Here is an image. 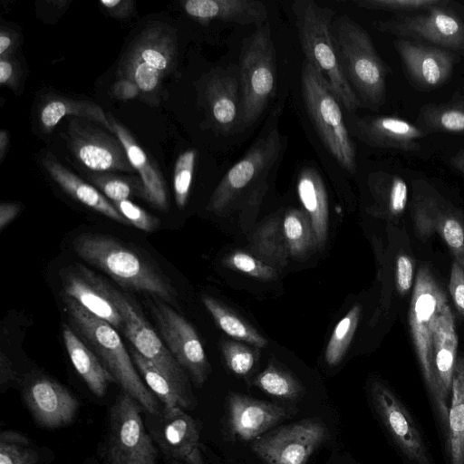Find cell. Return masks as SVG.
Segmentation results:
<instances>
[{
	"mask_svg": "<svg viewBox=\"0 0 464 464\" xmlns=\"http://www.w3.org/2000/svg\"><path fill=\"white\" fill-rule=\"evenodd\" d=\"M145 426L165 464H205L195 420L179 408L142 412Z\"/></svg>",
	"mask_w": 464,
	"mask_h": 464,
	"instance_id": "cell-15",
	"label": "cell"
},
{
	"mask_svg": "<svg viewBox=\"0 0 464 464\" xmlns=\"http://www.w3.org/2000/svg\"><path fill=\"white\" fill-rule=\"evenodd\" d=\"M411 219L419 238L438 234L454 260L464 269V218L461 213L424 180L413 183Z\"/></svg>",
	"mask_w": 464,
	"mask_h": 464,
	"instance_id": "cell-12",
	"label": "cell"
},
{
	"mask_svg": "<svg viewBox=\"0 0 464 464\" xmlns=\"http://www.w3.org/2000/svg\"><path fill=\"white\" fill-rule=\"evenodd\" d=\"M81 464H100V463H99V460L96 459H88Z\"/></svg>",
	"mask_w": 464,
	"mask_h": 464,
	"instance_id": "cell-58",
	"label": "cell"
},
{
	"mask_svg": "<svg viewBox=\"0 0 464 464\" xmlns=\"http://www.w3.org/2000/svg\"><path fill=\"white\" fill-rule=\"evenodd\" d=\"M414 262L407 254H400L395 263V283L398 292L406 295L412 286Z\"/></svg>",
	"mask_w": 464,
	"mask_h": 464,
	"instance_id": "cell-48",
	"label": "cell"
},
{
	"mask_svg": "<svg viewBox=\"0 0 464 464\" xmlns=\"http://www.w3.org/2000/svg\"><path fill=\"white\" fill-rule=\"evenodd\" d=\"M112 93L117 99L121 101L131 100L140 94L138 85L134 82L124 78L120 79L114 83Z\"/></svg>",
	"mask_w": 464,
	"mask_h": 464,
	"instance_id": "cell-52",
	"label": "cell"
},
{
	"mask_svg": "<svg viewBox=\"0 0 464 464\" xmlns=\"http://www.w3.org/2000/svg\"><path fill=\"white\" fill-rule=\"evenodd\" d=\"M9 145V136L8 132L5 130H2L0 132V160H4V157L6 153Z\"/></svg>",
	"mask_w": 464,
	"mask_h": 464,
	"instance_id": "cell-57",
	"label": "cell"
},
{
	"mask_svg": "<svg viewBox=\"0 0 464 464\" xmlns=\"http://www.w3.org/2000/svg\"><path fill=\"white\" fill-rule=\"evenodd\" d=\"M111 296L122 317V331L142 357L156 366L183 392L194 396L185 370L172 356L137 304L111 285Z\"/></svg>",
	"mask_w": 464,
	"mask_h": 464,
	"instance_id": "cell-14",
	"label": "cell"
},
{
	"mask_svg": "<svg viewBox=\"0 0 464 464\" xmlns=\"http://www.w3.org/2000/svg\"><path fill=\"white\" fill-rule=\"evenodd\" d=\"M445 291L430 268L422 265L415 278L409 311L410 331L430 404L442 437L448 427L449 403L438 389L433 369V342L440 316L448 304Z\"/></svg>",
	"mask_w": 464,
	"mask_h": 464,
	"instance_id": "cell-3",
	"label": "cell"
},
{
	"mask_svg": "<svg viewBox=\"0 0 464 464\" xmlns=\"http://www.w3.org/2000/svg\"><path fill=\"white\" fill-rule=\"evenodd\" d=\"M373 409L406 464H434L430 449L408 408L382 382L370 386Z\"/></svg>",
	"mask_w": 464,
	"mask_h": 464,
	"instance_id": "cell-13",
	"label": "cell"
},
{
	"mask_svg": "<svg viewBox=\"0 0 464 464\" xmlns=\"http://www.w3.org/2000/svg\"><path fill=\"white\" fill-rule=\"evenodd\" d=\"M74 252L101 269L121 287L177 304L178 292L169 278L150 258L105 234L85 232L72 241Z\"/></svg>",
	"mask_w": 464,
	"mask_h": 464,
	"instance_id": "cell-1",
	"label": "cell"
},
{
	"mask_svg": "<svg viewBox=\"0 0 464 464\" xmlns=\"http://www.w3.org/2000/svg\"><path fill=\"white\" fill-rule=\"evenodd\" d=\"M332 34L343 73L362 106L378 110L385 102L389 70L370 34L346 14L334 19Z\"/></svg>",
	"mask_w": 464,
	"mask_h": 464,
	"instance_id": "cell-4",
	"label": "cell"
},
{
	"mask_svg": "<svg viewBox=\"0 0 464 464\" xmlns=\"http://www.w3.org/2000/svg\"><path fill=\"white\" fill-rule=\"evenodd\" d=\"M369 186L375 201L373 209L377 215L388 219H397L404 213L408 203V187L401 177L377 171L370 176Z\"/></svg>",
	"mask_w": 464,
	"mask_h": 464,
	"instance_id": "cell-33",
	"label": "cell"
},
{
	"mask_svg": "<svg viewBox=\"0 0 464 464\" xmlns=\"http://www.w3.org/2000/svg\"><path fill=\"white\" fill-rule=\"evenodd\" d=\"M67 140L77 160L93 171L133 169L118 138L112 139L77 119L69 120Z\"/></svg>",
	"mask_w": 464,
	"mask_h": 464,
	"instance_id": "cell-19",
	"label": "cell"
},
{
	"mask_svg": "<svg viewBox=\"0 0 464 464\" xmlns=\"http://www.w3.org/2000/svg\"><path fill=\"white\" fill-rule=\"evenodd\" d=\"M406 73L419 90H432L445 84L451 76L455 53L422 42L399 38L394 41Z\"/></svg>",
	"mask_w": 464,
	"mask_h": 464,
	"instance_id": "cell-20",
	"label": "cell"
},
{
	"mask_svg": "<svg viewBox=\"0 0 464 464\" xmlns=\"http://www.w3.org/2000/svg\"><path fill=\"white\" fill-rule=\"evenodd\" d=\"M15 36L9 31L1 30L0 33V57H8L14 51Z\"/></svg>",
	"mask_w": 464,
	"mask_h": 464,
	"instance_id": "cell-55",
	"label": "cell"
},
{
	"mask_svg": "<svg viewBox=\"0 0 464 464\" xmlns=\"http://www.w3.org/2000/svg\"><path fill=\"white\" fill-rule=\"evenodd\" d=\"M116 138L122 144L128 160L135 169L143 188V198L160 210L169 208V200L164 180L160 170L148 158L146 152L136 142L129 130L111 115H108Z\"/></svg>",
	"mask_w": 464,
	"mask_h": 464,
	"instance_id": "cell-25",
	"label": "cell"
},
{
	"mask_svg": "<svg viewBox=\"0 0 464 464\" xmlns=\"http://www.w3.org/2000/svg\"><path fill=\"white\" fill-rule=\"evenodd\" d=\"M183 8L189 16L201 22L218 20L261 26L268 17L266 5L257 0H188Z\"/></svg>",
	"mask_w": 464,
	"mask_h": 464,
	"instance_id": "cell-24",
	"label": "cell"
},
{
	"mask_svg": "<svg viewBox=\"0 0 464 464\" xmlns=\"http://www.w3.org/2000/svg\"><path fill=\"white\" fill-rule=\"evenodd\" d=\"M64 310L72 328L100 358L121 392L130 395L143 412L156 414L161 404L148 389L116 328L64 296Z\"/></svg>",
	"mask_w": 464,
	"mask_h": 464,
	"instance_id": "cell-2",
	"label": "cell"
},
{
	"mask_svg": "<svg viewBox=\"0 0 464 464\" xmlns=\"http://www.w3.org/2000/svg\"><path fill=\"white\" fill-rule=\"evenodd\" d=\"M112 204L130 225L131 224L145 232L158 229L160 220L132 201L126 199L112 202Z\"/></svg>",
	"mask_w": 464,
	"mask_h": 464,
	"instance_id": "cell-47",
	"label": "cell"
},
{
	"mask_svg": "<svg viewBox=\"0 0 464 464\" xmlns=\"http://www.w3.org/2000/svg\"><path fill=\"white\" fill-rule=\"evenodd\" d=\"M297 193L311 219L315 246H324L328 232V198L324 180L313 167L303 168L297 177Z\"/></svg>",
	"mask_w": 464,
	"mask_h": 464,
	"instance_id": "cell-30",
	"label": "cell"
},
{
	"mask_svg": "<svg viewBox=\"0 0 464 464\" xmlns=\"http://www.w3.org/2000/svg\"><path fill=\"white\" fill-rule=\"evenodd\" d=\"M362 313L360 304L353 305L337 323L325 349V361L335 366L344 358L359 324Z\"/></svg>",
	"mask_w": 464,
	"mask_h": 464,
	"instance_id": "cell-41",
	"label": "cell"
},
{
	"mask_svg": "<svg viewBox=\"0 0 464 464\" xmlns=\"http://www.w3.org/2000/svg\"><path fill=\"white\" fill-rule=\"evenodd\" d=\"M416 122L425 132L464 134V89L446 102L421 107Z\"/></svg>",
	"mask_w": 464,
	"mask_h": 464,
	"instance_id": "cell-34",
	"label": "cell"
},
{
	"mask_svg": "<svg viewBox=\"0 0 464 464\" xmlns=\"http://www.w3.org/2000/svg\"><path fill=\"white\" fill-rule=\"evenodd\" d=\"M283 229L293 257H302L315 246L311 219L307 213L299 208L288 210L283 219Z\"/></svg>",
	"mask_w": 464,
	"mask_h": 464,
	"instance_id": "cell-39",
	"label": "cell"
},
{
	"mask_svg": "<svg viewBox=\"0 0 464 464\" xmlns=\"http://www.w3.org/2000/svg\"><path fill=\"white\" fill-rule=\"evenodd\" d=\"M63 339L70 360L91 392L102 398L115 380L95 353L68 324L63 325Z\"/></svg>",
	"mask_w": 464,
	"mask_h": 464,
	"instance_id": "cell-28",
	"label": "cell"
},
{
	"mask_svg": "<svg viewBox=\"0 0 464 464\" xmlns=\"http://www.w3.org/2000/svg\"><path fill=\"white\" fill-rule=\"evenodd\" d=\"M457 351L458 335L455 318L448 304L440 316L433 342L434 375L440 393L448 403L458 359Z\"/></svg>",
	"mask_w": 464,
	"mask_h": 464,
	"instance_id": "cell-27",
	"label": "cell"
},
{
	"mask_svg": "<svg viewBox=\"0 0 464 464\" xmlns=\"http://www.w3.org/2000/svg\"><path fill=\"white\" fill-rule=\"evenodd\" d=\"M253 385L266 394L283 400H296L304 392V386L296 378L274 363H269L255 377Z\"/></svg>",
	"mask_w": 464,
	"mask_h": 464,
	"instance_id": "cell-40",
	"label": "cell"
},
{
	"mask_svg": "<svg viewBox=\"0 0 464 464\" xmlns=\"http://www.w3.org/2000/svg\"><path fill=\"white\" fill-rule=\"evenodd\" d=\"M276 49L266 23L248 38L240 54L242 124H253L266 108L276 89Z\"/></svg>",
	"mask_w": 464,
	"mask_h": 464,
	"instance_id": "cell-9",
	"label": "cell"
},
{
	"mask_svg": "<svg viewBox=\"0 0 464 464\" xmlns=\"http://www.w3.org/2000/svg\"><path fill=\"white\" fill-rule=\"evenodd\" d=\"M352 133L371 147L405 152L419 151L426 132L418 125L394 116H367L355 119Z\"/></svg>",
	"mask_w": 464,
	"mask_h": 464,
	"instance_id": "cell-23",
	"label": "cell"
},
{
	"mask_svg": "<svg viewBox=\"0 0 464 464\" xmlns=\"http://www.w3.org/2000/svg\"><path fill=\"white\" fill-rule=\"evenodd\" d=\"M205 96L217 126L230 132L241 123V93L237 81L226 73H215L206 84Z\"/></svg>",
	"mask_w": 464,
	"mask_h": 464,
	"instance_id": "cell-29",
	"label": "cell"
},
{
	"mask_svg": "<svg viewBox=\"0 0 464 464\" xmlns=\"http://www.w3.org/2000/svg\"><path fill=\"white\" fill-rule=\"evenodd\" d=\"M92 180L112 202L129 199L133 194L143 197L140 181L108 175L92 176Z\"/></svg>",
	"mask_w": 464,
	"mask_h": 464,
	"instance_id": "cell-44",
	"label": "cell"
},
{
	"mask_svg": "<svg viewBox=\"0 0 464 464\" xmlns=\"http://www.w3.org/2000/svg\"><path fill=\"white\" fill-rule=\"evenodd\" d=\"M450 1L424 11L375 21L376 30L464 53V19Z\"/></svg>",
	"mask_w": 464,
	"mask_h": 464,
	"instance_id": "cell-11",
	"label": "cell"
},
{
	"mask_svg": "<svg viewBox=\"0 0 464 464\" xmlns=\"http://www.w3.org/2000/svg\"><path fill=\"white\" fill-rule=\"evenodd\" d=\"M221 351L227 368L235 374L246 375L254 367L256 353L249 347L233 341L221 343Z\"/></svg>",
	"mask_w": 464,
	"mask_h": 464,
	"instance_id": "cell-46",
	"label": "cell"
},
{
	"mask_svg": "<svg viewBox=\"0 0 464 464\" xmlns=\"http://www.w3.org/2000/svg\"><path fill=\"white\" fill-rule=\"evenodd\" d=\"M301 90L305 111L322 142L343 169L354 174L355 147L340 102L325 77L305 60L301 70Z\"/></svg>",
	"mask_w": 464,
	"mask_h": 464,
	"instance_id": "cell-6",
	"label": "cell"
},
{
	"mask_svg": "<svg viewBox=\"0 0 464 464\" xmlns=\"http://www.w3.org/2000/svg\"><path fill=\"white\" fill-rule=\"evenodd\" d=\"M100 4L110 15L120 19L128 17L134 8L132 0H101Z\"/></svg>",
	"mask_w": 464,
	"mask_h": 464,
	"instance_id": "cell-51",
	"label": "cell"
},
{
	"mask_svg": "<svg viewBox=\"0 0 464 464\" xmlns=\"http://www.w3.org/2000/svg\"><path fill=\"white\" fill-rule=\"evenodd\" d=\"M0 83L14 85L16 81V69L10 57H0Z\"/></svg>",
	"mask_w": 464,
	"mask_h": 464,
	"instance_id": "cell-54",
	"label": "cell"
},
{
	"mask_svg": "<svg viewBox=\"0 0 464 464\" xmlns=\"http://www.w3.org/2000/svg\"><path fill=\"white\" fill-rule=\"evenodd\" d=\"M134 365L148 389L157 398L162 408L179 407L185 411L196 405L194 396L183 392L172 381L151 362L142 357L134 348H130Z\"/></svg>",
	"mask_w": 464,
	"mask_h": 464,
	"instance_id": "cell-32",
	"label": "cell"
},
{
	"mask_svg": "<svg viewBox=\"0 0 464 464\" xmlns=\"http://www.w3.org/2000/svg\"><path fill=\"white\" fill-rule=\"evenodd\" d=\"M448 464H464V356L458 357L455 365L448 427L443 436Z\"/></svg>",
	"mask_w": 464,
	"mask_h": 464,
	"instance_id": "cell-31",
	"label": "cell"
},
{
	"mask_svg": "<svg viewBox=\"0 0 464 464\" xmlns=\"http://www.w3.org/2000/svg\"><path fill=\"white\" fill-rule=\"evenodd\" d=\"M22 205L14 202H3L0 205V229L7 227L22 210Z\"/></svg>",
	"mask_w": 464,
	"mask_h": 464,
	"instance_id": "cell-53",
	"label": "cell"
},
{
	"mask_svg": "<svg viewBox=\"0 0 464 464\" xmlns=\"http://www.w3.org/2000/svg\"><path fill=\"white\" fill-rule=\"evenodd\" d=\"M22 401L42 429L54 430L72 424L80 411L77 397L64 385L44 373H33L19 383Z\"/></svg>",
	"mask_w": 464,
	"mask_h": 464,
	"instance_id": "cell-18",
	"label": "cell"
},
{
	"mask_svg": "<svg viewBox=\"0 0 464 464\" xmlns=\"http://www.w3.org/2000/svg\"><path fill=\"white\" fill-rule=\"evenodd\" d=\"M21 375L15 370L9 357L2 352L0 354V388L5 392L10 387L20 383Z\"/></svg>",
	"mask_w": 464,
	"mask_h": 464,
	"instance_id": "cell-50",
	"label": "cell"
},
{
	"mask_svg": "<svg viewBox=\"0 0 464 464\" xmlns=\"http://www.w3.org/2000/svg\"><path fill=\"white\" fill-rule=\"evenodd\" d=\"M450 163L458 171L464 175V149L457 151L450 158Z\"/></svg>",
	"mask_w": 464,
	"mask_h": 464,
	"instance_id": "cell-56",
	"label": "cell"
},
{
	"mask_svg": "<svg viewBox=\"0 0 464 464\" xmlns=\"http://www.w3.org/2000/svg\"><path fill=\"white\" fill-rule=\"evenodd\" d=\"M60 276L64 296L116 329L122 330V317L111 296V285L79 264L64 267Z\"/></svg>",
	"mask_w": 464,
	"mask_h": 464,
	"instance_id": "cell-21",
	"label": "cell"
},
{
	"mask_svg": "<svg viewBox=\"0 0 464 464\" xmlns=\"http://www.w3.org/2000/svg\"><path fill=\"white\" fill-rule=\"evenodd\" d=\"M177 58L174 32L163 25H151L135 39L119 69L121 78L134 82L143 98L152 100L163 78L172 71Z\"/></svg>",
	"mask_w": 464,
	"mask_h": 464,
	"instance_id": "cell-10",
	"label": "cell"
},
{
	"mask_svg": "<svg viewBox=\"0 0 464 464\" xmlns=\"http://www.w3.org/2000/svg\"><path fill=\"white\" fill-rule=\"evenodd\" d=\"M75 116L101 124L113 132L109 116L96 103L57 98L47 102L40 111V122L45 130H53L63 118Z\"/></svg>",
	"mask_w": 464,
	"mask_h": 464,
	"instance_id": "cell-35",
	"label": "cell"
},
{
	"mask_svg": "<svg viewBox=\"0 0 464 464\" xmlns=\"http://www.w3.org/2000/svg\"><path fill=\"white\" fill-rule=\"evenodd\" d=\"M142 412L134 399L121 392L108 411L100 464H158L160 452Z\"/></svg>",
	"mask_w": 464,
	"mask_h": 464,
	"instance_id": "cell-8",
	"label": "cell"
},
{
	"mask_svg": "<svg viewBox=\"0 0 464 464\" xmlns=\"http://www.w3.org/2000/svg\"><path fill=\"white\" fill-rule=\"evenodd\" d=\"M292 10L304 60L325 77L344 109L354 113L362 103L338 61L332 34L334 12L313 0H296Z\"/></svg>",
	"mask_w": 464,
	"mask_h": 464,
	"instance_id": "cell-5",
	"label": "cell"
},
{
	"mask_svg": "<svg viewBox=\"0 0 464 464\" xmlns=\"http://www.w3.org/2000/svg\"><path fill=\"white\" fill-rule=\"evenodd\" d=\"M224 264L233 269L261 280H273L276 277V269L259 258L242 251H234L225 259Z\"/></svg>",
	"mask_w": 464,
	"mask_h": 464,
	"instance_id": "cell-45",
	"label": "cell"
},
{
	"mask_svg": "<svg viewBox=\"0 0 464 464\" xmlns=\"http://www.w3.org/2000/svg\"><path fill=\"white\" fill-rule=\"evenodd\" d=\"M254 253L273 267H283L289 253L284 234L283 222L273 218L264 222L252 237Z\"/></svg>",
	"mask_w": 464,
	"mask_h": 464,
	"instance_id": "cell-36",
	"label": "cell"
},
{
	"mask_svg": "<svg viewBox=\"0 0 464 464\" xmlns=\"http://www.w3.org/2000/svg\"><path fill=\"white\" fill-rule=\"evenodd\" d=\"M196 161V151L188 150L181 153L175 165L173 187L175 200L179 208H183L188 201L194 167Z\"/></svg>",
	"mask_w": 464,
	"mask_h": 464,
	"instance_id": "cell-43",
	"label": "cell"
},
{
	"mask_svg": "<svg viewBox=\"0 0 464 464\" xmlns=\"http://www.w3.org/2000/svg\"><path fill=\"white\" fill-rule=\"evenodd\" d=\"M327 434L322 420L305 419L265 433L252 441L251 450L266 464H306Z\"/></svg>",
	"mask_w": 464,
	"mask_h": 464,
	"instance_id": "cell-16",
	"label": "cell"
},
{
	"mask_svg": "<svg viewBox=\"0 0 464 464\" xmlns=\"http://www.w3.org/2000/svg\"><path fill=\"white\" fill-rule=\"evenodd\" d=\"M202 303L218 327L227 335L258 348L267 345V340L263 335L217 299L204 295Z\"/></svg>",
	"mask_w": 464,
	"mask_h": 464,
	"instance_id": "cell-37",
	"label": "cell"
},
{
	"mask_svg": "<svg viewBox=\"0 0 464 464\" xmlns=\"http://www.w3.org/2000/svg\"><path fill=\"white\" fill-rule=\"evenodd\" d=\"M44 451L26 434L14 430L0 433V464H43Z\"/></svg>",
	"mask_w": 464,
	"mask_h": 464,
	"instance_id": "cell-38",
	"label": "cell"
},
{
	"mask_svg": "<svg viewBox=\"0 0 464 464\" xmlns=\"http://www.w3.org/2000/svg\"><path fill=\"white\" fill-rule=\"evenodd\" d=\"M227 409L230 433L243 441L256 440L290 415L285 407L240 393L228 396Z\"/></svg>",
	"mask_w": 464,
	"mask_h": 464,
	"instance_id": "cell-22",
	"label": "cell"
},
{
	"mask_svg": "<svg viewBox=\"0 0 464 464\" xmlns=\"http://www.w3.org/2000/svg\"><path fill=\"white\" fill-rule=\"evenodd\" d=\"M42 162L50 177L72 198L116 222L130 225L102 193L66 169L54 156L48 153Z\"/></svg>",
	"mask_w": 464,
	"mask_h": 464,
	"instance_id": "cell-26",
	"label": "cell"
},
{
	"mask_svg": "<svg viewBox=\"0 0 464 464\" xmlns=\"http://www.w3.org/2000/svg\"><path fill=\"white\" fill-rule=\"evenodd\" d=\"M447 0H355L360 8L407 14L430 9L442 5Z\"/></svg>",
	"mask_w": 464,
	"mask_h": 464,
	"instance_id": "cell-42",
	"label": "cell"
},
{
	"mask_svg": "<svg viewBox=\"0 0 464 464\" xmlns=\"http://www.w3.org/2000/svg\"><path fill=\"white\" fill-rule=\"evenodd\" d=\"M284 150V137L273 122L253 142L245 156L234 164L211 195L208 208L221 213L239 198L250 193L257 197Z\"/></svg>",
	"mask_w": 464,
	"mask_h": 464,
	"instance_id": "cell-7",
	"label": "cell"
},
{
	"mask_svg": "<svg viewBox=\"0 0 464 464\" xmlns=\"http://www.w3.org/2000/svg\"><path fill=\"white\" fill-rule=\"evenodd\" d=\"M449 289L457 311L464 318V269L455 260L450 269Z\"/></svg>",
	"mask_w": 464,
	"mask_h": 464,
	"instance_id": "cell-49",
	"label": "cell"
},
{
	"mask_svg": "<svg viewBox=\"0 0 464 464\" xmlns=\"http://www.w3.org/2000/svg\"><path fill=\"white\" fill-rule=\"evenodd\" d=\"M149 305L161 339L172 356L195 385H203L209 375L210 365L195 328L170 304L163 301L154 299Z\"/></svg>",
	"mask_w": 464,
	"mask_h": 464,
	"instance_id": "cell-17",
	"label": "cell"
}]
</instances>
